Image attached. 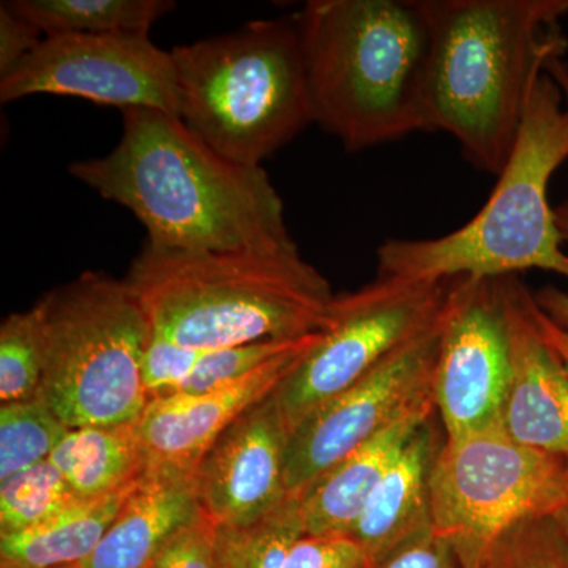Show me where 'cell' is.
<instances>
[{"label": "cell", "instance_id": "6da1fadb", "mask_svg": "<svg viewBox=\"0 0 568 568\" xmlns=\"http://www.w3.org/2000/svg\"><path fill=\"white\" fill-rule=\"evenodd\" d=\"M121 141L69 173L103 200L123 205L152 245L209 252L298 250L282 196L263 166L220 155L162 111H122Z\"/></svg>", "mask_w": 568, "mask_h": 568}, {"label": "cell", "instance_id": "7a4b0ae2", "mask_svg": "<svg viewBox=\"0 0 568 568\" xmlns=\"http://www.w3.org/2000/svg\"><path fill=\"white\" fill-rule=\"evenodd\" d=\"M432 28L426 132L458 141L467 162L499 175L537 81L568 48V0H425Z\"/></svg>", "mask_w": 568, "mask_h": 568}, {"label": "cell", "instance_id": "3957f363", "mask_svg": "<svg viewBox=\"0 0 568 568\" xmlns=\"http://www.w3.org/2000/svg\"><path fill=\"white\" fill-rule=\"evenodd\" d=\"M123 282L153 338L200 351L316 334L335 298L298 250L209 252L144 242Z\"/></svg>", "mask_w": 568, "mask_h": 568}, {"label": "cell", "instance_id": "277c9868", "mask_svg": "<svg viewBox=\"0 0 568 568\" xmlns=\"http://www.w3.org/2000/svg\"><path fill=\"white\" fill-rule=\"evenodd\" d=\"M295 18L315 123L347 152L426 132L425 0H312Z\"/></svg>", "mask_w": 568, "mask_h": 568}, {"label": "cell", "instance_id": "5b68a950", "mask_svg": "<svg viewBox=\"0 0 568 568\" xmlns=\"http://www.w3.org/2000/svg\"><path fill=\"white\" fill-rule=\"evenodd\" d=\"M568 160V104L545 70L517 144L487 204L465 226L437 239H390L377 248V275L446 282L552 272L568 280V254L549 205L552 175Z\"/></svg>", "mask_w": 568, "mask_h": 568}, {"label": "cell", "instance_id": "8992f818", "mask_svg": "<svg viewBox=\"0 0 568 568\" xmlns=\"http://www.w3.org/2000/svg\"><path fill=\"white\" fill-rule=\"evenodd\" d=\"M179 118L213 151L263 166L315 123L297 18L256 20L239 31L179 44Z\"/></svg>", "mask_w": 568, "mask_h": 568}, {"label": "cell", "instance_id": "52a82bcc", "mask_svg": "<svg viewBox=\"0 0 568 568\" xmlns=\"http://www.w3.org/2000/svg\"><path fill=\"white\" fill-rule=\"evenodd\" d=\"M40 398L69 428L136 424L145 406L151 325L123 280L84 272L40 298Z\"/></svg>", "mask_w": 568, "mask_h": 568}, {"label": "cell", "instance_id": "ba28073f", "mask_svg": "<svg viewBox=\"0 0 568 568\" xmlns=\"http://www.w3.org/2000/svg\"><path fill=\"white\" fill-rule=\"evenodd\" d=\"M567 487L568 458L523 446L503 426L446 439L429 477L433 532L463 568H478L518 523L552 517Z\"/></svg>", "mask_w": 568, "mask_h": 568}, {"label": "cell", "instance_id": "9c48e42d", "mask_svg": "<svg viewBox=\"0 0 568 568\" xmlns=\"http://www.w3.org/2000/svg\"><path fill=\"white\" fill-rule=\"evenodd\" d=\"M452 283L377 275L354 293L335 295L316 345L275 390L287 429L428 331L443 315Z\"/></svg>", "mask_w": 568, "mask_h": 568}, {"label": "cell", "instance_id": "30bf717a", "mask_svg": "<svg viewBox=\"0 0 568 568\" xmlns=\"http://www.w3.org/2000/svg\"><path fill=\"white\" fill-rule=\"evenodd\" d=\"M31 95L77 97L175 118L181 112L173 54L142 33L44 37L32 54L0 77L2 103Z\"/></svg>", "mask_w": 568, "mask_h": 568}, {"label": "cell", "instance_id": "8fae6325", "mask_svg": "<svg viewBox=\"0 0 568 568\" xmlns=\"http://www.w3.org/2000/svg\"><path fill=\"white\" fill-rule=\"evenodd\" d=\"M446 306L428 331L398 347L354 386L316 407L291 429L284 457L287 493L301 495L398 418L432 402Z\"/></svg>", "mask_w": 568, "mask_h": 568}, {"label": "cell", "instance_id": "7c38bea8", "mask_svg": "<svg viewBox=\"0 0 568 568\" xmlns=\"http://www.w3.org/2000/svg\"><path fill=\"white\" fill-rule=\"evenodd\" d=\"M510 372L506 276L454 278L433 377L446 439L500 426Z\"/></svg>", "mask_w": 568, "mask_h": 568}, {"label": "cell", "instance_id": "4fadbf2b", "mask_svg": "<svg viewBox=\"0 0 568 568\" xmlns=\"http://www.w3.org/2000/svg\"><path fill=\"white\" fill-rule=\"evenodd\" d=\"M290 429L275 392L216 437L194 469L201 508L216 526H245L290 495L284 481Z\"/></svg>", "mask_w": 568, "mask_h": 568}, {"label": "cell", "instance_id": "5bb4252c", "mask_svg": "<svg viewBox=\"0 0 568 568\" xmlns=\"http://www.w3.org/2000/svg\"><path fill=\"white\" fill-rule=\"evenodd\" d=\"M320 336L321 332L306 336L301 345L233 383L203 394L171 395L149 402L138 420L148 470L194 474L216 437L246 409L274 394Z\"/></svg>", "mask_w": 568, "mask_h": 568}, {"label": "cell", "instance_id": "9a60e30c", "mask_svg": "<svg viewBox=\"0 0 568 568\" xmlns=\"http://www.w3.org/2000/svg\"><path fill=\"white\" fill-rule=\"evenodd\" d=\"M511 372L504 432L511 439L568 458V369L534 321L532 297L518 275L506 276Z\"/></svg>", "mask_w": 568, "mask_h": 568}, {"label": "cell", "instance_id": "2e32d148", "mask_svg": "<svg viewBox=\"0 0 568 568\" xmlns=\"http://www.w3.org/2000/svg\"><path fill=\"white\" fill-rule=\"evenodd\" d=\"M436 418L435 413L417 429L347 532L364 549L369 568L433 530L429 477L446 440Z\"/></svg>", "mask_w": 568, "mask_h": 568}, {"label": "cell", "instance_id": "e0dca14e", "mask_svg": "<svg viewBox=\"0 0 568 568\" xmlns=\"http://www.w3.org/2000/svg\"><path fill=\"white\" fill-rule=\"evenodd\" d=\"M201 514L193 474L149 469L99 547L77 568H148L160 549Z\"/></svg>", "mask_w": 568, "mask_h": 568}, {"label": "cell", "instance_id": "ac0fdd59", "mask_svg": "<svg viewBox=\"0 0 568 568\" xmlns=\"http://www.w3.org/2000/svg\"><path fill=\"white\" fill-rule=\"evenodd\" d=\"M436 413L424 403L343 458L301 493L306 536H347L417 429Z\"/></svg>", "mask_w": 568, "mask_h": 568}, {"label": "cell", "instance_id": "d6986e66", "mask_svg": "<svg viewBox=\"0 0 568 568\" xmlns=\"http://www.w3.org/2000/svg\"><path fill=\"white\" fill-rule=\"evenodd\" d=\"M132 487L78 499L59 514L21 532L0 536V568L77 567L95 551Z\"/></svg>", "mask_w": 568, "mask_h": 568}, {"label": "cell", "instance_id": "ffe728a7", "mask_svg": "<svg viewBox=\"0 0 568 568\" xmlns=\"http://www.w3.org/2000/svg\"><path fill=\"white\" fill-rule=\"evenodd\" d=\"M48 462L81 499L121 491L148 473L138 422L69 428Z\"/></svg>", "mask_w": 568, "mask_h": 568}, {"label": "cell", "instance_id": "44dd1931", "mask_svg": "<svg viewBox=\"0 0 568 568\" xmlns=\"http://www.w3.org/2000/svg\"><path fill=\"white\" fill-rule=\"evenodd\" d=\"M6 3L44 37L149 36L152 26L175 7L170 0H9Z\"/></svg>", "mask_w": 568, "mask_h": 568}, {"label": "cell", "instance_id": "7402d4cb", "mask_svg": "<svg viewBox=\"0 0 568 568\" xmlns=\"http://www.w3.org/2000/svg\"><path fill=\"white\" fill-rule=\"evenodd\" d=\"M305 536L301 496L290 493L264 518L245 526H216L213 568H284Z\"/></svg>", "mask_w": 568, "mask_h": 568}, {"label": "cell", "instance_id": "603a6c76", "mask_svg": "<svg viewBox=\"0 0 568 568\" xmlns=\"http://www.w3.org/2000/svg\"><path fill=\"white\" fill-rule=\"evenodd\" d=\"M69 426L37 398L0 407V481L50 459Z\"/></svg>", "mask_w": 568, "mask_h": 568}, {"label": "cell", "instance_id": "cb8c5ba5", "mask_svg": "<svg viewBox=\"0 0 568 568\" xmlns=\"http://www.w3.org/2000/svg\"><path fill=\"white\" fill-rule=\"evenodd\" d=\"M44 366L43 305L11 313L0 324V403L40 395Z\"/></svg>", "mask_w": 568, "mask_h": 568}, {"label": "cell", "instance_id": "d4e9b609", "mask_svg": "<svg viewBox=\"0 0 568 568\" xmlns=\"http://www.w3.org/2000/svg\"><path fill=\"white\" fill-rule=\"evenodd\" d=\"M81 499L50 462L0 481V536L32 528Z\"/></svg>", "mask_w": 568, "mask_h": 568}, {"label": "cell", "instance_id": "484cf974", "mask_svg": "<svg viewBox=\"0 0 568 568\" xmlns=\"http://www.w3.org/2000/svg\"><path fill=\"white\" fill-rule=\"evenodd\" d=\"M306 336L297 339H271L224 349H192L181 383L171 395L203 394L223 384L233 383L260 368L265 362L301 345Z\"/></svg>", "mask_w": 568, "mask_h": 568}, {"label": "cell", "instance_id": "4316f807", "mask_svg": "<svg viewBox=\"0 0 568 568\" xmlns=\"http://www.w3.org/2000/svg\"><path fill=\"white\" fill-rule=\"evenodd\" d=\"M478 568H568V545L555 518L526 519L493 545Z\"/></svg>", "mask_w": 568, "mask_h": 568}, {"label": "cell", "instance_id": "83f0119b", "mask_svg": "<svg viewBox=\"0 0 568 568\" xmlns=\"http://www.w3.org/2000/svg\"><path fill=\"white\" fill-rule=\"evenodd\" d=\"M215 536L216 525L203 511L160 549L148 568H213Z\"/></svg>", "mask_w": 568, "mask_h": 568}, {"label": "cell", "instance_id": "f1b7e54d", "mask_svg": "<svg viewBox=\"0 0 568 568\" xmlns=\"http://www.w3.org/2000/svg\"><path fill=\"white\" fill-rule=\"evenodd\" d=\"M284 568H369V560L351 537L305 534L290 549Z\"/></svg>", "mask_w": 568, "mask_h": 568}, {"label": "cell", "instance_id": "f546056e", "mask_svg": "<svg viewBox=\"0 0 568 568\" xmlns=\"http://www.w3.org/2000/svg\"><path fill=\"white\" fill-rule=\"evenodd\" d=\"M44 39L43 33L20 14L0 3V77L24 61Z\"/></svg>", "mask_w": 568, "mask_h": 568}, {"label": "cell", "instance_id": "4dcf8cb0", "mask_svg": "<svg viewBox=\"0 0 568 568\" xmlns=\"http://www.w3.org/2000/svg\"><path fill=\"white\" fill-rule=\"evenodd\" d=\"M373 568H463L447 544L433 530L407 541Z\"/></svg>", "mask_w": 568, "mask_h": 568}, {"label": "cell", "instance_id": "1f68e13d", "mask_svg": "<svg viewBox=\"0 0 568 568\" xmlns=\"http://www.w3.org/2000/svg\"><path fill=\"white\" fill-rule=\"evenodd\" d=\"M555 213L560 235L564 242H568V196L555 209ZM534 298L549 320L555 321L559 327L568 332V293L555 286H545L534 294Z\"/></svg>", "mask_w": 568, "mask_h": 568}, {"label": "cell", "instance_id": "d6a6232c", "mask_svg": "<svg viewBox=\"0 0 568 568\" xmlns=\"http://www.w3.org/2000/svg\"><path fill=\"white\" fill-rule=\"evenodd\" d=\"M530 310H532V316L534 321H536L538 332L544 336L545 342L562 358L568 369V332L559 327L555 321L549 320V317L541 312L540 306L536 304V298L534 297Z\"/></svg>", "mask_w": 568, "mask_h": 568}, {"label": "cell", "instance_id": "836d02e7", "mask_svg": "<svg viewBox=\"0 0 568 568\" xmlns=\"http://www.w3.org/2000/svg\"><path fill=\"white\" fill-rule=\"evenodd\" d=\"M547 71L551 74L552 80L558 82L560 91L564 93V99L568 104V67L562 59H555L548 63Z\"/></svg>", "mask_w": 568, "mask_h": 568}, {"label": "cell", "instance_id": "e575fe53", "mask_svg": "<svg viewBox=\"0 0 568 568\" xmlns=\"http://www.w3.org/2000/svg\"><path fill=\"white\" fill-rule=\"evenodd\" d=\"M552 518H555L556 525L559 526L560 532H562L568 545V487L566 496H564V500L560 503L558 510L555 511V515H552Z\"/></svg>", "mask_w": 568, "mask_h": 568}, {"label": "cell", "instance_id": "d590c367", "mask_svg": "<svg viewBox=\"0 0 568 568\" xmlns=\"http://www.w3.org/2000/svg\"><path fill=\"white\" fill-rule=\"evenodd\" d=\"M63 568H77V567H63Z\"/></svg>", "mask_w": 568, "mask_h": 568}]
</instances>
